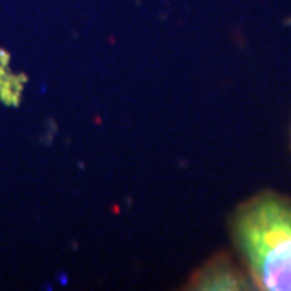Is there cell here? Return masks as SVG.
<instances>
[{"label":"cell","instance_id":"cell-2","mask_svg":"<svg viewBox=\"0 0 291 291\" xmlns=\"http://www.w3.org/2000/svg\"><path fill=\"white\" fill-rule=\"evenodd\" d=\"M194 290H249L251 282L228 257H213L191 280Z\"/></svg>","mask_w":291,"mask_h":291},{"label":"cell","instance_id":"cell-1","mask_svg":"<svg viewBox=\"0 0 291 291\" xmlns=\"http://www.w3.org/2000/svg\"><path fill=\"white\" fill-rule=\"evenodd\" d=\"M231 235L257 288L291 291V200L265 191L238 207Z\"/></svg>","mask_w":291,"mask_h":291}]
</instances>
